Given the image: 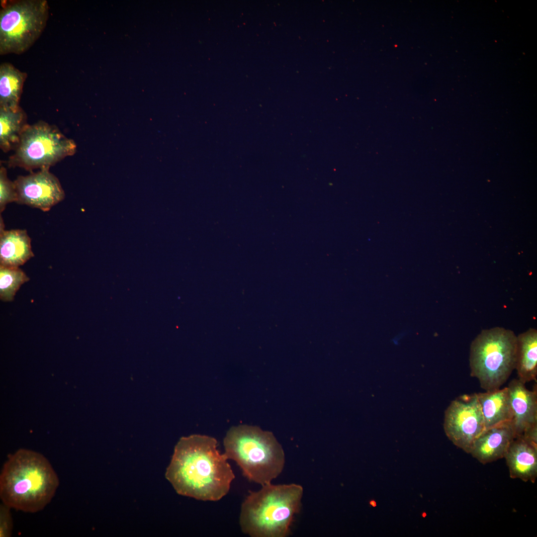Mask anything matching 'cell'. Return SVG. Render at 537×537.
Listing matches in <instances>:
<instances>
[{
	"label": "cell",
	"mask_w": 537,
	"mask_h": 537,
	"mask_svg": "<svg viewBox=\"0 0 537 537\" xmlns=\"http://www.w3.org/2000/svg\"><path fill=\"white\" fill-rule=\"evenodd\" d=\"M213 437L192 435L176 445L166 477L179 494L216 501L227 494L235 475Z\"/></svg>",
	"instance_id": "cell-1"
},
{
	"label": "cell",
	"mask_w": 537,
	"mask_h": 537,
	"mask_svg": "<svg viewBox=\"0 0 537 537\" xmlns=\"http://www.w3.org/2000/svg\"><path fill=\"white\" fill-rule=\"evenodd\" d=\"M59 479L41 453L21 448L8 455L0 474V498L11 509L39 512L50 503Z\"/></svg>",
	"instance_id": "cell-2"
},
{
	"label": "cell",
	"mask_w": 537,
	"mask_h": 537,
	"mask_svg": "<svg viewBox=\"0 0 537 537\" xmlns=\"http://www.w3.org/2000/svg\"><path fill=\"white\" fill-rule=\"evenodd\" d=\"M262 486L250 491L242 504V532L251 537H286L300 511L303 488L295 483Z\"/></svg>",
	"instance_id": "cell-3"
},
{
	"label": "cell",
	"mask_w": 537,
	"mask_h": 537,
	"mask_svg": "<svg viewBox=\"0 0 537 537\" xmlns=\"http://www.w3.org/2000/svg\"><path fill=\"white\" fill-rule=\"evenodd\" d=\"M223 445L227 458L235 461L251 481L261 486L270 483L283 470L284 452L271 432L248 425L233 426Z\"/></svg>",
	"instance_id": "cell-4"
},
{
	"label": "cell",
	"mask_w": 537,
	"mask_h": 537,
	"mask_svg": "<svg viewBox=\"0 0 537 537\" xmlns=\"http://www.w3.org/2000/svg\"><path fill=\"white\" fill-rule=\"evenodd\" d=\"M517 336L503 327L484 329L470 345V375L486 391L500 389L515 368Z\"/></svg>",
	"instance_id": "cell-5"
},
{
	"label": "cell",
	"mask_w": 537,
	"mask_h": 537,
	"mask_svg": "<svg viewBox=\"0 0 537 537\" xmlns=\"http://www.w3.org/2000/svg\"><path fill=\"white\" fill-rule=\"evenodd\" d=\"M77 151L75 141L65 136L55 125L43 121L27 124L14 153L7 161L8 167L33 170L49 169Z\"/></svg>",
	"instance_id": "cell-6"
},
{
	"label": "cell",
	"mask_w": 537,
	"mask_h": 537,
	"mask_svg": "<svg viewBox=\"0 0 537 537\" xmlns=\"http://www.w3.org/2000/svg\"><path fill=\"white\" fill-rule=\"evenodd\" d=\"M49 16L46 0L6 1L0 10V54H21L38 39Z\"/></svg>",
	"instance_id": "cell-7"
},
{
	"label": "cell",
	"mask_w": 537,
	"mask_h": 537,
	"mask_svg": "<svg viewBox=\"0 0 537 537\" xmlns=\"http://www.w3.org/2000/svg\"><path fill=\"white\" fill-rule=\"evenodd\" d=\"M444 427L452 443L469 453L473 442L485 430L476 393L463 394L451 402L445 413Z\"/></svg>",
	"instance_id": "cell-8"
},
{
	"label": "cell",
	"mask_w": 537,
	"mask_h": 537,
	"mask_svg": "<svg viewBox=\"0 0 537 537\" xmlns=\"http://www.w3.org/2000/svg\"><path fill=\"white\" fill-rule=\"evenodd\" d=\"M13 181L17 195L16 203L44 212L49 211L65 197L59 179L49 169L19 176Z\"/></svg>",
	"instance_id": "cell-9"
},
{
	"label": "cell",
	"mask_w": 537,
	"mask_h": 537,
	"mask_svg": "<svg viewBox=\"0 0 537 537\" xmlns=\"http://www.w3.org/2000/svg\"><path fill=\"white\" fill-rule=\"evenodd\" d=\"M515 433L512 422L485 430L473 442L469 453L485 464L504 457Z\"/></svg>",
	"instance_id": "cell-10"
},
{
	"label": "cell",
	"mask_w": 537,
	"mask_h": 537,
	"mask_svg": "<svg viewBox=\"0 0 537 537\" xmlns=\"http://www.w3.org/2000/svg\"><path fill=\"white\" fill-rule=\"evenodd\" d=\"M513 412L512 424L515 437L522 435L530 427L537 425V391L527 389L519 379L512 380L507 386Z\"/></svg>",
	"instance_id": "cell-11"
},
{
	"label": "cell",
	"mask_w": 537,
	"mask_h": 537,
	"mask_svg": "<svg viewBox=\"0 0 537 537\" xmlns=\"http://www.w3.org/2000/svg\"><path fill=\"white\" fill-rule=\"evenodd\" d=\"M510 476L534 483L537 477V445L522 436L515 437L504 456Z\"/></svg>",
	"instance_id": "cell-12"
},
{
	"label": "cell",
	"mask_w": 537,
	"mask_h": 537,
	"mask_svg": "<svg viewBox=\"0 0 537 537\" xmlns=\"http://www.w3.org/2000/svg\"><path fill=\"white\" fill-rule=\"evenodd\" d=\"M0 266L19 267L34 256L31 238L25 229L5 230L0 221Z\"/></svg>",
	"instance_id": "cell-13"
},
{
	"label": "cell",
	"mask_w": 537,
	"mask_h": 537,
	"mask_svg": "<svg viewBox=\"0 0 537 537\" xmlns=\"http://www.w3.org/2000/svg\"><path fill=\"white\" fill-rule=\"evenodd\" d=\"M476 394L484 417L485 430L512 421L513 412L508 387Z\"/></svg>",
	"instance_id": "cell-14"
},
{
	"label": "cell",
	"mask_w": 537,
	"mask_h": 537,
	"mask_svg": "<svg viewBox=\"0 0 537 537\" xmlns=\"http://www.w3.org/2000/svg\"><path fill=\"white\" fill-rule=\"evenodd\" d=\"M524 383L536 380L537 376V330L531 328L517 336L515 368Z\"/></svg>",
	"instance_id": "cell-15"
},
{
	"label": "cell",
	"mask_w": 537,
	"mask_h": 537,
	"mask_svg": "<svg viewBox=\"0 0 537 537\" xmlns=\"http://www.w3.org/2000/svg\"><path fill=\"white\" fill-rule=\"evenodd\" d=\"M27 74L11 64L2 63L0 66V107L13 110L18 109L21 95Z\"/></svg>",
	"instance_id": "cell-16"
},
{
	"label": "cell",
	"mask_w": 537,
	"mask_h": 537,
	"mask_svg": "<svg viewBox=\"0 0 537 537\" xmlns=\"http://www.w3.org/2000/svg\"><path fill=\"white\" fill-rule=\"evenodd\" d=\"M27 124L26 114L20 107L16 110L0 107V147L3 152L15 150Z\"/></svg>",
	"instance_id": "cell-17"
},
{
	"label": "cell",
	"mask_w": 537,
	"mask_h": 537,
	"mask_svg": "<svg viewBox=\"0 0 537 537\" xmlns=\"http://www.w3.org/2000/svg\"><path fill=\"white\" fill-rule=\"evenodd\" d=\"M29 277L19 267L0 266V299L11 302L20 286L29 280Z\"/></svg>",
	"instance_id": "cell-18"
},
{
	"label": "cell",
	"mask_w": 537,
	"mask_h": 537,
	"mask_svg": "<svg viewBox=\"0 0 537 537\" xmlns=\"http://www.w3.org/2000/svg\"><path fill=\"white\" fill-rule=\"evenodd\" d=\"M17 195L14 181L10 180L7 175L6 168L1 166L0 168V212H2L6 206L12 202H17Z\"/></svg>",
	"instance_id": "cell-19"
},
{
	"label": "cell",
	"mask_w": 537,
	"mask_h": 537,
	"mask_svg": "<svg viewBox=\"0 0 537 537\" xmlns=\"http://www.w3.org/2000/svg\"><path fill=\"white\" fill-rule=\"evenodd\" d=\"M11 509L2 503L0 505V537L11 536L13 524Z\"/></svg>",
	"instance_id": "cell-20"
}]
</instances>
